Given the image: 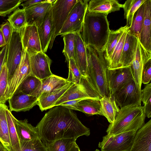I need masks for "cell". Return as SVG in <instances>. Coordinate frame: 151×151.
Wrapping results in <instances>:
<instances>
[{
	"label": "cell",
	"mask_w": 151,
	"mask_h": 151,
	"mask_svg": "<svg viewBox=\"0 0 151 151\" xmlns=\"http://www.w3.org/2000/svg\"><path fill=\"white\" fill-rule=\"evenodd\" d=\"M52 6V4L47 0H44L24 9L26 18L25 24L38 27L42 22L45 14Z\"/></svg>",
	"instance_id": "17"
},
{
	"label": "cell",
	"mask_w": 151,
	"mask_h": 151,
	"mask_svg": "<svg viewBox=\"0 0 151 151\" xmlns=\"http://www.w3.org/2000/svg\"><path fill=\"white\" fill-rule=\"evenodd\" d=\"M42 81V86L39 97L42 94L61 88L70 83L67 79L53 74Z\"/></svg>",
	"instance_id": "30"
},
{
	"label": "cell",
	"mask_w": 151,
	"mask_h": 151,
	"mask_svg": "<svg viewBox=\"0 0 151 151\" xmlns=\"http://www.w3.org/2000/svg\"><path fill=\"white\" fill-rule=\"evenodd\" d=\"M74 84L70 82L61 88L40 96L38 99L37 105L40 110L43 111L53 108L56 102Z\"/></svg>",
	"instance_id": "22"
},
{
	"label": "cell",
	"mask_w": 151,
	"mask_h": 151,
	"mask_svg": "<svg viewBox=\"0 0 151 151\" xmlns=\"http://www.w3.org/2000/svg\"><path fill=\"white\" fill-rule=\"evenodd\" d=\"M78 1L55 0L52 4V35L49 46L50 49L70 10Z\"/></svg>",
	"instance_id": "6"
},
{
	"label": "cell",
	"mask_w": 151,
	"mask_h": 151,
	"mask_svg": "<svg viewBox=\"0 0 151 151\" xmlns=\"http://www.w3.org/2000/svg\"><path fill=\"white\" fill-rule=\"evenodd\" d=\"M122 4L116 0H91L88 3L87 11L90 13H109L120 10Z\"/></svg>",
	"instance_id": "20"
},
{
	"label": "cell",
	"mask_w": 151,
	"mask_h": 151,
	"mask_svg": "<svg viewBox=\"0 0 151 151\" xmlns=\"http://www.w3.org/2000/svg\"><path fill=\"white\" fill-rule=\"evenodd\" d=\"M63 36L64 47L63 53L65 57V61L68 63L70 59H74L75 33H68Z\"/></svg>",
	"instance_id": "37"
},
{
	"label": "cell",
	"mask_w": 151,
	"mask_h": 151,
	"mask_svg": "<svg viewBox=\"0 0 151 151\" xmlns=\"http://www.w3.org/2000/svg\"><path fill=\"white\" fill-rule=\"evenodd\" d=\"M6 45L9 43L12 31V28L8 21L4 22L0 25Z\"/></svg>",
	"instance_id": "44"
},
{
	"label": "cell",
	"mask_w": 151,
	"mask_h": 151,
	"mask_svg": "<svg viewBox=\"0 0 151 151\" xmlns=\"http://www.w3.org/2000/svg\"><path fill=\"white\" fill-rule=\"evenodd\" d=\"M69 151H81L76 142H75Z\"/></svg>",
	"instance_id": "48"
},
{
	"label": "cell",
	"mask_w": 151,
	"mask_h": 151,
	"mask_svg": "<svg viewBox=\"0 0 151 151\" xmlns=\"http://www.w3.org/2000/svg\"><path fill=\"white\" fill-rule=\"evenodd\" d=\"M89 0H78L69 13L58 35L81 33Z\"/></svg>",
	"instance_id": "5"
},
{
	"label": "cell",
	"mask_w": 151,
	"mask_h": 151,
	"mask_svg": "<svg viewBox=\"0 0 151 151\" xmlns=\"http://www.w3.org/2000/svg\"><path fill=\"white\" fill-rule=\"evenodd\" d=\"M0 151H7L0 140Z\"/></svg>",
	"instance_id": "49"
},
{
	"label": "cell",
	"mask_w": 151,
	"mask_h": 151,
	"mask_svg": "<svg viewBox=\"0 0 151 151\" xmlns=\"http://www.w3.org/2000/svg\"><path fill=\"white\" fill-rule=\"evenodd\" d=\"M19 31L12 28L11 36L7 45L6 64L8 69V80L12 75L21 59L23 49Z\"/></svg>",
	"instance_id": "10"
},
{
	"label": "cell",
	"mask_w": 151,
	"mask_h": 151,
	"mask_svg": "<svg viewBox=\"0 0 151 151\" xmlns=\"http://www.w3.org/2000/svg\"><path fill=\"white\" fill-rule=\"evenodd\" d=\"M28 54L31 75L42 80L53 74L50 69L51 60L45 53L42 51L35 54Z\"/></svg>",
	"instance_id": "12"
},
{
	"label": "cell",
	"mask_w": 151,
	"mask_h": 151,
	"mask_svg": "<svg viewBox=\"0 0 151 151\" xmlns=\"http://www.w3.org/2000/svg\"><path fill=\"white\" fill-rule=\"evenodd\" d=\"M38 98L17 91L8 100L9 110L16 112L28 111L37 105Z\"/></svg>",
	"instance_id": "14"
},
{
	"label": "cell",
	"mask_w": 151,
	"mask_h": 151,
	"mask_svg": "<svg viewBox=\"0 0 151 151\" xmlns=\"http://www.w3.org/2000/svg\"><path fill=\"white\" fill-rule=\"evenodd\" d=\"M76 139H62L45 144L47 151H69Z\"/></svg>",
	"instance_id": "36"
},
{
	"label": "cell",
	"mask_w": 151,
	"mask_h": 151,
	"mask_svg": "<svg viewBox=\"0 0 151 151\" xmlns=\"http://www.w3.org/2000/svg\"><path fill=\"white\" fill-rule=\"evenodd\" d=\"M141 89L132 80L124 84L112 95L120 108L132 105L141 106Z\"/></svg>",
	"instance_id": "8"
},
{
	"label": "cell",
	"mask_w": 151,
	"mask_h": 151,
	"mask_svg": "<svg viewBox=\"0 0 151 151\" xmlns=\"http://www.w3.org/2000/svg\"><path fill=\"white\" fill-rule=\"evenodd\" d=\"M6 45L1 29L0 28V47Z\"/></svg>",
	"instance_id": "47"
},
{
	"label": "cell",
	"mask_w": 151,
	"mask_h": 151,
	"mask_svg": "<svg viewBox=\"0 0 151 151\" xmlns=\"http://www.w3.org/2000/svg\"><path fill=\"white\" fill-rule=\"evenodd\" d=\"M42 84L41 80L35 76L30 75L22 82L17 91L38 98Z\"/></svg>",
	"instance_id": "28"
},
{
	"label": "cell",
	"mask_w": 151,
	"mask_h": 151,
	"mask_svg": "<svg viewBox=\"0 0 151 151\" xmlns=\"http://www.w3.org/2000/svg\"><path fill=\"white\" fill-rule=\"evenodd\" d=\"M36 127L45 144L62 139H77L80 136L90 134V129L81 123L76 114L62 106L51 108Z\"/></svg>",
	"instance_id": "1"
},
{
	"label": "cell",
	"mask_w": 151,
	"mask_h": 151,
	"mask_svg": "<svg viewBox=\"0 0 151 151\" xmlns=\"http://www.w3.org/2000/svg\"><path fill=\"white\" fill-rule=\"evenodd\" d=\"M151 0H146L143 23L139 39L147 51L151 52Z\"/></svg>",
	"instance_id": "21"
},
{
	"label": "cell",
	"mask_w": 151,
	"mask_h": 151,
	"mask_svg": "<svg viewBox=\"0 0 151 151\" xmlns=\"http://www.w3.org/2000/svg\"><path fill=\"white\" fill-rule=\"evenodd\" d=\"M88 76L102 97L109 95L106 77L107 69L104 52L86 46Z\"/></svg>",
	"instance_id": "4"
},
{
	"label": "cell",
	"mask_w": 151,
	"mask_h": 151,
	"mask_svg": "<svg viewBox=\"0 0 151 151\" xmlns=\"http://www.w3.org/2000/svg\"><path fill=\"white\" fill-rule=\"evenodd\" d=\"M129 31V28L127 27L123 32L112 53L105 60L108 69L122 68L120 63L121 55L126 37Z\"/></svg>",
	"instance_id": "27"
},
{
	"label": "cell",
	"mask_w": 151,
	"mask_h": 151,
	"mask_svg": "<svg viewBox=\"0 0 151 151\" xmlns=\"http://www.w3.org/2000/svg\"><path fill=\"white\" fill-rule=\"evenodd\" d=\"M7 45L2 47L0 50V72L2 66L6 63L7 54Z\"/></svg>",
	"instance_id": "45"
},
{
	"label": "cell",
	"mask_w": 151,
	"mask_h": 151,
	"mask_svg": "<svg viewBox=\"0 0 151 151\" xmlns=\"http://www.w3.org/2000/svg\"><path fill=\"white\" fill-rule=\"evenodd\" d=\"M74 60L82 76H88L87 49L80 33H75Z\"/></svg>",
	"instance_id": "18"
},
{
	"label": "cell",
	"mask_w": 151,
	"mask_h": 151,
	"mask_svg": "<svg viewBox=\"0 0 151 151\" xmlns=\"http://www.w3.org/2000/svg\"><path fill=\"white\" fill-rule=\"evenodd\" d=\"M142 83H149L151 79V58L148 60L144 64L142 73Z\"/></svg>",
	"instance_id": "43"
},
{
	"label": "cell",
	"mask_w": 151,
	"mask_h": 151,
	"mask_svg": "<svg viewBox=\"0 0 151 151\" xmlns=\"http://www.w3.org/2000/svg\"><path fill=\"white\" fill-rule=\"evenodd\" d=\"M127 27H128L126 25L116 30H110L104 50L105 60L112 53L123 32Z\"/></svg>",
	"instance_id": "32"
},
{
	"label": "cell",
	"mask_w": 151,
	"mask_h": 151,
	"mask_svg": "<svg viewBox=\"0 0 151 151\" xmlns=\"http://www.w3.org/2000/svg\"><path fill=\"white\" fill-rule=\"evenodd\" d=\"M151 58V52L147 51L138 40L135 54L131 65L134 80L139 88L141 89V76L144 63Z\"/></svg>",
	"instance_id": "15"
},
{
	"label": "cell",
	"mask_w": 151,
	"mask_h": 151,
	"mask_svg": "<svg viewBox=\"0 0 151 151\" xmlns=\"http://www.w3.org/2000/svg\"><path fill=\"white\" fill-rule=\"evenodd\" d=\"M20 144L21 151H47L45 144L40 138Z\"/></svg>",
	"instance_id": "40"
},
{
	"label": "cell",
	"mask_w": 151,
	"mask_h": 151,
	"mask_svg": "<svg viewBox=\"0 0 151 151\" xmlns=\"http://www.w3.org/2000/svg\"><path fill=\"white\" fill-rule=\"evenodd\" d=\"M129 151H151V119L137 132Z\"/></svg>",
	"instance_id": "16"
},
{
	"label": "cell",
	"mask_w": 151,
	"mask_h": 151,
	"mask_svg": "<svg viewBox=\"0 0 151 151\" xmlns=\"http://www.w3.org/2000/svg\"><path fill=\"white\" fill-rule=\"evenodd\" d=\"M8 108L5 104L0 103V140L7 151H12L6 113Z\"/></svg>",
	"instance_id": "29"
},
{
	"label": "cell",
	"mask_w": 151,
	"mask_h": 151,
	"mask_svg": "<svg viewBox=\"0 0 151 151\" xmlns=\"http://www.w3.org/2000/svg\"><path fill=\"white\" fill-rule=\"evenodd\" d=\"M100 101L102 116L106 118L109 123H112L120 109L114 97L112 95L104 96L101 97Z\"/></svg>",
	"instance_id": "26"
},
{
	"label": "cell",
	"mask_w": 151,
	"mask_h": 151,
	"mask_svg": "<svg viewBox=\"0 0 151 151\" xmlns=\"http://www.w3.org/2000/svg\"><path fill=\"white\" fill-rule=\"evenodd\" d=\"M7 20L13 29L20 31L26 23V15L24 9L18 7L11 15L8 16Z\"/></svg>",
	"instance_id": "35"
},
{
	"label": "cell",
	"mask_w": 151,
	"mask_h": 151,
	"mask_svg": "<svg viewBox=\"0 0 151 151\" xmlns=\"http://www.w3.org/2000/svg\"><path fill=\"white\" fill-rule=\"evenodd\" d=\"M8 80V69L6 63L4 65L0 72V103L5 104V93Z\"/></svg>",
	"instance_id": "42"
},
{
	"label": "cell",
	"mask_w": 151,
	"mask_h": 151,
	"mask_svg": "<svg viewBox=\"0 0 151 151\" xmlns=\"http://www.w3.org/2000/svg\"><path fill=\"white\" fill-rule=\"evenodd\" d=\"M129 31L126 37L122 54L120 61L122 68L131 65L137 47L139 39L131 35Z\"/></svg>",
	"instance_id": "23"
},
{
	"label": "cell",
	"mask_w": 151,
	"mask_h": 151,
	"mask_svg": "<svg viewBox=\"0 0 151 151\" xmlns=\"http://www.w3.org/2000/svg\"><path fill=\"white\" fill-rule=\"evenodd\" d=\"M107 16L103 14L90 13L87 10L81 34L86 46L104 52L110 31Z\"/></svg>",
	"instance_id": "2"
},
{
	"label": "cell",
	"mask_w": 151,
	"mask_h": 151,
	"mask_svg": "<svg viewBox=\"0 0 151 151\" xmlns=\"http://www.w3.org/2000/svg\"><path fill=\"white\" fill-rule=\"evenodd\" d=\"M9 132L12 151H21L19 141L16 130L14 117L8 108L6 110Z\"/></svg>",
	"instance_id": "33"
},
{
	"label": "cell",
	"mask_w": 151,
	"mask_h": 151,
	"mask_svg": "<svg viewBox=\"0 0 151 151\" xmlns=\"http://www.w3.org/2000/svg\"><path fill=\"white\" fill-rule=\"evenodd\" d=\"M106 77L109 95H112L124 84L134 80L131 65L112 69H107Z\"/></svg>",
	"instance_id": "11"
},
{
	"label": "cell",
	"mask_w": 151,
	"mask_h": 151,
	"mask_svg": "<svg viewBox=\"0 0 151 151\" xmlns=\"http://www.w3.org/2000/svg\"><path fill=\"white\" fill-rule=\"evenodd\" d=\"M69 73L67 80L75 85L80 83L82 77L80 70L77 67L74 60L70 59L68 61Z\"/></svg>",
	"instance_id": "41"
},
{
	"label": "cell",
	"mask_w": 151,
	"mask_h": 151,
	"mask_svg": "<svg viewBox=\"0 0 151 151\" xmlns=\"http://www.w3.org/2000/svg\"><path fill=\"white\" fill-rule=\"evenodd\" d=\"M94 151H100L98 149H96Z\"/></svg>",
	"instance_id": "50"
},
{
	"label": "cell",
	"mask_w": 151,
	"mask_h": 151,
	"mask_svg": "<svg viewBox=\"0 0 151 151\" xmlns=\"http://www.w3.org/2000/svg\"><path fill=\"white\" fill-rule=\"evenodd\" d=\"M144 106L132 105L120 108L114 121L109 126L107 134L114 135L128 131H137L145 124Z\"/></svg>",
	"instance_id": "3"
},
{
	"label": "cell",
	"mask_w": 151,
	"mask_h": 151,
	"mask_svg": "<svg viewBox=\"0 0 151 151\" xmlns=\"http://www.w3.org/2000/svg\"><path fill=\"white\" fill-rule=\"evenodd\" d=\"M14 119L19 142L28 141L40 138L36 127L29 123L27 119L19 120L14 117Z\"/></svg>",
	"instance_id": "24"
},
{
	"label": "cell",
	"mask_w": 151,
	"mask_h": 151,
	"mask_svg": "<svg viewBox=\"0 0 151 151\" xmlns=\"http://www.w3.org/2000/svg\"><path fill=\"white\" fill-rule=\"evenodd\" d=\"M44 0H25L20 5L22 7V9H26L35 4L41 3Z\"/></svg>",
	"instance_id": "46"
},
{
	"label": "cell",
	"mask_w": 151,
	"mask_h": 151,
	"mask_svg": "<svg viewBox=\"0 0 151 151\" xmlns=\"http://www.w3.org/2000/svg\"><path fill=\"white\" fill-rule=\"evenodd\" d=\"M19 32L23 50L30 54L42 51L36 26L25 24Z\"/></svg>",
	"instance_id": "13"
},
{
	"label": "cell",
	"mask_w": 151,
	"mask_h": 151,
	"mask_svg": "<svg viewBox=\"0 0 151 151\" xmlns=\"http://www.w3.org/2000/svg\"><path fill=\"white\" fill-rule=\"evenodd\" d=\"M69 109L80 111L88 116L94 115L102 116L100 101L97 99H83Z\"/></svg>",
	"instance_id": "25"
},
{
	"label": "cell",
	"mask_w": 151,
	"mask_h": 151,
	"mask_svg": "<svg viewBox=\"0 0 151 151\" xmlns=\"http://www.w3.org/2000/svg\"><path fill=\"white\" fill-rule=\"evenodd\" d=\"M31 73L29 55L26 51L23 50L20 62L8 81L5 93L6 101L13 95L26 78L31 75Z\"/></svg>",
	"instance_id": "9"
},
{
	"label": "cell",
	"mask_w": 151,
	"mask_h": 151,
	"mask_svg": "<svg viewBox=\"0 0 151 151\" xmlns=\"http://www.w3.org/2000/svg\"><path fill=\"white\" fill-rule=\"evenodd\" d=\"M141 101L145 108L146 117H151V83L147 84L141 90Z\"/></svg>",
	"instance_id": "39"
},
{
	"label": "cell",
	"mask_w": 151,
	"mask_h": 151,
	"mask_svg": "<svg viewBox=\"0 0 151 151\" xmlns=\"http://www.w3.org/2000/svg\"><path fill=\"white\" fill-rule=\"evenodd\" d=\"M146 0H128L122 4L124 11V18L126 19V26L129 28L131 26L134 14Z\"/></svg>",
	"instance_id": "34"
},
{
	"label": "cell",
	"mask_w": 151,
	"mask_h": 151,
	"mask_svg": "<svg viewBox=\"0 0 151 151\" xmlns=\"http://www.w3.org/2000/svg\"><path fill=\"white\" fill-rule=\"evenodd\" d=\"M25 0H0V16L4 17L14 11Z\"/></svg>",
	"instance_id": "38"
},
{
	"label": "cell",
	"mask_w": 151,
	"mask_h": 151,
	"mask_svg": "<svg viewBox=\"0 0 151 151\" xmlns=\"http://www.w3.org/2000/svg\"><path fill=\"white\" fill-rule=\"evenodd\" d=\"M145 1L135 12L131 26L129 28V33L139 39L144 19Z\"/></svg>",
	"instance_id": "31"
},
{
	"label": "cell",
	"mask_w": 151,
	"mask_h": 151,
	"mask_svg": "<svg viewBox=\"0 0 151 151\" xmlns=\"http://www.w3.org/2000/svg\"><path fill=\"white\" fill-rule=\"evenodd\" d=\"M137 131L133 130L116 134H107L99 142L98 147L101 151H129Z\"/></svg>",
	"instance_id": "7"
},
{
	"label": "cell",
	"mask_w": 151,
	"mask_h": 151,
	"mask_svg": "<svg viewBox=\"0 0 151 151\" xmlns=\"http://www.w3.org/2000/svg\"><path fill=\"white\" fill-rule=\"evenodd\" d=\"M37 27L42 51L46 52L50 41L52 30V6L45 14L42 22Z\"/></svg>",
	"instance_id": "19"
}]
</instances>
